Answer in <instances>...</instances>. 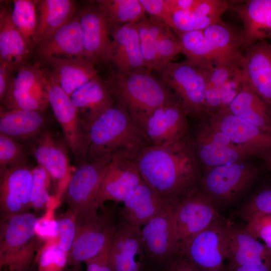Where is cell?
Masks as SVG:
<instances>
[{
  "label": "cell",
  "instance_id": "obj_20",
  "mask_svg": "<svg viewBox=\"0 0 271 271\" xmlns=\"http://www.w3.org/2000/svg\"><path fill=\"white\" fill-rule=\"evenodd\" d=\"M35 62L50 58H84L83 37L78 12L36 47Z\"/></svg>",
  "mask_w": 271,
  "mask_h": 271
},
{
  "label": "cell",
  "instance_id": "obj_41",
  "mask_svg": "<svg viewBox=\"0 0 271 271\" xmlns=\"http://www.w3.org/2000/svg\"><path fill=\"white\" fill-rule=\"evenodd\" d=\"M140 41L141 49L146 67L159 71L163 64L158 55L155 41L150 31L148 19L144 17L136 23Z\"/></svg>",
  "mask_w": 271,
  "mask_h": 271
},
{
  "label": "cell",
  "instance_id": "obj_15",
  "mask_svg": "<svg viewBox=\"0 0 271 271\" xmlns=\"http://www.w3.org/2000/svg\"><path fill=\"white\" fill-rule=\"evenodd\" d=\"M188 113L178 102L161 106L149 113L138 126L151 146L164 145L186 136Z\"/></svg>",
  "mask_w": 271,
  "mask_h": 271
},
{
  "label": "cell",
  "instance_id": "obj_49",
  "mask_svg": "<svg viewBox=\"0 0 271 271\" xmlns=\"http://www.w3.org/2000/svg\"><path fill=\"white\" fill-rule=\"evenodd\" d=\"M245 78L242 69L220 87L221 110L228 108L239 92Z\"/></svg>",
  "mask_w": 271,
  "mask_h": 271
},
{
  "label": "cell",
  "instance_id": "obj_8",
  "mask_svg": "<svg viewBox=\"0 0 271 271\" xmlns=\"http://www.w3.org/2000/svg\"><path fill=\"white\" fill-rule=\"evenodd\" d=\"M256 167L243 161L206 169L202 176L201 190L215 205L236 198L256 179Z\"/></svg>",
  "mask_w": 271,
  "mask_h": 271
},
{
  "label": "cell",
  "instance_id": "obj_19",
  "mask_svg": "<svg viewBox=\"0 0 271 271\" xmlns=\"http://www.w3.org/2000/svg\"><path fill=\"white\" fill-rule=\"evenodd\" d=\"M174 209L171 206L141 228L146 256L165 264L178 251L176 241Z\"/></svg>",
  "mask_w": 271,
  "mask_h": 271
},
{
  "label": "cell",
  "instance_id": "obj_28",
  "mask_svg": "<svg viewBox=\"0 0 271 271\" xmlns=\"http://www.w3.org/2000/svg\"><path fill=\"white\" fill-rule=\"evenodd\" d=\"M123 203L121 214L123 221L140 228L171 206L144 181Z\"/></svg>",
  "mask_w": 271,
  "mask_h": 271
},
{
  "label": "cell",
  "instance_id": "obj_29",
  "mask_svg": "<svg viewBox=\"0 0 271 271\" xmlns=\"http://www.w3.org/2000/svg\"><path fill=\"white\" fill-rule=\"evenodd\" d=\"M208 46L212 51L215 65L241 63L243 50L241 31L223 22L202 30Z\"/></svg>",
  "mask_w": 271,
  "mask_h": 271
},
{
  "label": "cell",
  "instance_id": "obj_7",
  "mask_svg": "<svg viewBox=\"0 0 271 271\" xmlns=\"http://www.w3.org/2000/svg\"><path fill=\"white\" fill-rule=\"evenodd\" d=\"M230 224L220 216L182 246L177 253L202 271H225L227 238Z\"/></svg>",
  "mask_w": 271,
  "mask_h": 271
},
{
  "label": "cell",
  "instance_id": "obj_5",
  "mask_svg": "<svg viewBox=\"0 0 271 271\" xmlns=\"http://www.w3.org/2000/svg\"><path fill=\"white\" fill-rule=\"evenodd\" d=\"M158 71L160 80L188 114L200 115L208 112L205 102L206 79L202 66L187 60L171 61Z\"/></svg>",
  "mask_w": 271,
  "mask_h": 271
},
{
  "label": "cell",
  "instance_id": "obj_3",
  "mask_svg": "<svg viewBox=\"0 0 271 271\" xmlns=\"http://www.w3.org/2000/svg\"><path fill=\"white\" fill-rule=\"evenodd\" d=\"M151 70L126 74L115 73L106 84L111 94L127 111L138 125L155 109L177 102Z\"/></svg>",
  "mask_w": 271,
  "mask_h": 271
},
{
  "label": "cell",
  "instance_id": "obj_39",
  "mask_svg": "<svg viewBox=\"0 0 271 271\" xmlns=\"http://www.w3.org/2000/svg\"><path fill=\"white\" fill-rule=\"evenodd\" d=\"M29 153L27 146L0 132V168L27 165Z\"/></svg>",
  "mask_w": 271,
  "mask_h": 271
},
{
  "label": "cell",
  "instance_id": "obj_17",
  "mask_svg": "<svg viewBox=\"0 0 271 271\" xmlns=\"http://www.w3.org/2000/svg\"><path fill=\"white\" fill-rule=\"evenodd\" d=\"M143 181L133 160L114 157L102 176L98 193V202L102 206L107 201L123 202Z\"/></svg>",
  "mask_w": 271,
  "mask_h": 271
},
{
  "label": "cell",
  "instance_id": "obj_16",
  "mask_svg": "<svg viewBox=\"0 0 271 271\" xmlns=\"http://www.w3.org/2000/svg\"><path fill=\"white\" fill-rule=\"evenodd\" d=\"M1 220L30 209L33 169L28 165L0 168Z\"/></svg>",
  "mask_w": 271,
  "mask_h": 271
},
{
  "label": "cell",
  "instance_id": "obj_46",
  "mask_svg": "<svg viewBox=\"0 0 271 271\" xmlns=\"http://www.w3.org/2000/svg\"><path fill=\"white\" fill-rule=\"evenodd\" d=\"M57 243L49 245L42 252L39 260L40 271H61L65 265L67 253L58 248Z\"/></svg>",
  "mask_w": 271,
  "mask_h": 271
},
{
  "label": "cell",
  "instance_id": "obj_26",
  "mask_svg": "<svg viewBox=\"0 0 271 271\" xmlns=\"http://www.w3.org/2000/svg\"><path fill=\"white\" fill-rule=\"evenodd\" d=\"M225 267L271 264V251L265 244L246 233L244 228L230 224L227 234Z\"/></svg>",
  "mask_w": 271,
  "mask_h": 271
},
{
  "label": "cell",
  "instance_id": "obj_25",
  "mask_svg": "<svg viewBox=\"0 0 271 271\" xmlns=\"http://www.w3.org/2000/svg\"><path fill=\"white\" fill-rule=\"evenodd\" d=\"M36 64L47 78L55 82L70 96L79 87L97 76L94 65L84 58H50Z\"/></svg>",
  "mask_w": 271,
  "mask_h": 271
},
{
  "label": "cell",
  "instance_id": "obj_18",
  "mask_svg": "<svg viewBox=\"0 0 271 271\" xmlns=\"http://www.w3.org/2000/svg\"><path fill=\"white\" fill-rule=\"evenodd\" d=\"M114 226L104 216L76 217L75 235L68 260L78 264L97 254L111 239Z\"/></svg>",
  "mask_w": 271,
  "mask_h": 271
},
{
  "label": "cell",
  "instance_id": "obj_12",
  "mask_svg": "<svg viewBox=\"0 0 271 271\" xmlns=\"http://www.w3.org/2000/svg\"><path fill=\"white\" fill-rule=\"evenodd\" d=\"M27 144L38 165L46 171L54 183L58 198L66 189L72 175L69 147L65 139L46 129Z\"/></svg>",
  "mask_w": 271,
  "mask_h": 271
},
{
  "label": "cell",
  "instance_id": "obj_34",
  "mask_svg": "<svg viewBox=\"0 0 271 271\" xmlns=\"http://www.w3.org/2000/svg\"><path fill=\"white\" fill-rule=\"evenodd\" d=\"M76 3L72 0L38 1L36 47L70 20L76 14Z\"/></svg>",
  "mask_w": 271,
  "mask_h": 271
},
{
  "label": "cell",
  "instance_id": "obj_50",
  "mask_svg": "<svg viewBox=\"0 0 271 271\" xmlns=\"http://www.w3.org/2000/svg\"><path fill=\"white\" fill-rule=\"evenodd\" d=\"M110 243L111 239L97 254L84 262L87 271H112L109 259Z\"/></svg>",
  "mask_w": 271,
  "mask_h": 271
},
{
  "label": "cell",
  "instance_id": "obj_53",
  "mask_svg": "<svg viewBox=\"0 0 271 271\" xmlns=\"http://www.w3.org/2000/svg\"><path fill=\"white\" fill-rule=\"evenodd\" d=\"M196 0H167L172 14L178 11H190Z\"/></svg>",
  "mask_w": 271,
  "mask_h": 271
},
{
  "label": "cell",
  "instance_id": "obj_56",
  "mask_svg": "<svg viewBox=\"0 0 271 271\" xmlns=\"http://www.w3.org/2000/svg\"><path fill=\"white\" fill-rule=\"evenodd\" d=\"M266 161L267 167L269 170L271 172V157L265 160Z\"/></svg>",
  "mask_w": 271,
  "mask_h": 271
},
{
  "label": "cell",
  "instance_id": "obj_9",
  "mask_svg": "<svg viewBox=\"0 0 271 271\" xmlns=\"http://www.w3.org/2000/svg\"><path fill=\"white\" fill-rule=\"evenodd\" d=\"M46 77L49 104L62 128L64 139L79 163L87 156L90 144L88 128L81 119L70 96L55 82Z\"/></svg>",
  "mask_w": 271,
  "mask_h": 271
},
{
  "label": "cell",
  "instance_id": "obj_58",
  "mask_svg": "<svg viewBox=\"0 0 271 271\" xmlns=\"http://www.w3.org/2000/svg\"><path fill=\"white\" fill-rule=\"evenodd\" d=\"M269 43H271V42H269Z\"/></svg>",
  "mask_w": 271,
  "mask_h": 271
},
{
  "label": "cell",
  "instance_id": "obj_57",
  "mask_svg": "<svg viewBox=\"0 0 271 271\" xmlns=\"http://www.w3.org/2000/svg\"><path fill=\"white\" fill-rule=\"evenodd\" d=\"M10 271H26V269H22V270H10Z\"/></svg>",
  "mask_w": 271,
  "mask_h": 271
},
{
  "label": "cell",
  "instance_id": "obj_30",
  "mask_svg": "<svg viewBox=\"0 0 271 271\" xmlns=\"http://www.w3.org/2000/svg\"><path fill=\"white\" fill-rule=\"evenodd\" d=\"M42 112L26 109L0 110V132L28 143L46 129Z\"/></svg>",
  "mask_w": 271,
  "mask_h": 271
},
{
  "label": "cell",
  "instance_id": "obj_40",
  "mask_svg": "<svg viewBox=\"0 0 271 271\" xmlns=\"http://www.w3.org/2000/svg\"><path fill=\"white\" fill-rule=\"evenodd\" d=\"M50 177L39 165L33 168V181L30 195V208L36 211L47 207L54 200L48 191Z\"/></svg>",
  "mask_w": 271,
  "mask_h": 271
},
{
  "label": "cell",
  "instance_id": "obj_10",
  "mask_svg": "<svg viewBox=\"0 0 271 271\" xmlns=\"http://www.w3.org/2000/svg\"><path fill=\"white\" fill-rule=\"evenodd\" d=\"M1 108L43 112L49 102L47 79L40 67L28 63L15 73L11 85Z\"/></svg>",
  "mask_w": 271,
  "mask_h": 271
},
{
  "label": "cell",
  "instance_id": "obj_44",
  "mask_svg": "<svg viewBox=\"0 0 271 271\" xmlns=\"http://www.w3.org/2000/svg\"><path fill=\"white\" fill-rule=\"evenodd\" d=\"M57 245L68 253L72 245L76 232V215L70 209L56 220Z\"/></svg>",
  "mask_w": 271,
  "mask_h": 271
},
{
  "label": "cell",
  "instance_id": "obj_13",
  "mask_svg": "<svg viewBox=\"0 0 271 271\" xmlns=\"http://www.w3.org/2000/svg\"><path fill=\"white\" fill-rule=\"evenodd\" d=\"M174 207L175 233L178 250L220 216L213 200L201 189Z\"/></svg>",
  "mask_w": 271,
  "mask_h": 271
},
{
  "label": "cell",
  "instance_id": "obj_42",
  "mask_svg": "<svg viewBox=\"0 0 271 271\" xmlns=\"http://www.w3.org/2000/svg\"><path fill=\"white\" fill-rule=\"evenodd\" d=\"M172 17L177 35L202 30L211 25L220 23L210 18L189 11L175 12L172 13Z\"/></svg>",
  "mask_w": 271,
  "mask_h": 271
},
{
  "label": "cell",
  "instance_id": "obj_51",
  "mask_svg": "<svg viewBox=\"0 0 271 271\" xmlns=\"http://www.w3.org/2000/svg\"><path fill=\"white\" fill-rule=\"evenodd\" d=\"M165 271H202L188 259L177 253L166 264Z\"/></svg>",
  "mask_w": 271,
  "mask_h": 271
},
{
  "label": "cell",
  "instance_id": "obj_27",
  "mask_svg": "<svg viewBox=\"0 0 271 271\" xmlns=\"http://www.w3.org/2000/svg\"><path fill=\"white\" fill-rule=\"evenodd\" d=\"M243 23V50L268 39L271 42V0H248L233 6Z\"/></svg>",
  "mask_w": 271,
  "mask_h": 271
},
{
  "label": "cell",
  "instance_id": "obj_38",
  "mask_svg": "<svg viewBox=\"0 0 271 271\" xmlns=\"http://www.w3.org/2000/svg\"><path fill=\"white\" fill-rule=\"evenodd\" d=\"M148 22L163 66L175 56L182 53L179 39L167 25L151 18L148 19Z\"/></svg>",
  "mask_w": 271,
  "mask_h": 271
},
{
  "label": "cell",
  "instance_id": "obj_24",
  "mask_svg": "<svg viewBox=\"0 0 271 271\" xmlns=\"http://www.w3.org/2000/svg\"><path fill=\"white\" fill-rule=\"evenodd\" d=\"M111 49L108 62L116 73L126 74L148 69L143 57L136 23L122 25L110 31Z\"/></svg>",
  "mask_w": 271,
  "mask_h": 271
},
{
  "label": "cell",
  "instance_id": "obj_35",
  "mask_svg": "<svg viewBox=\"0 0 271 271\" xmlns=\"http://www.w3.org/2000/svg\"><path fill=\"white\" fill-rule=\"evenodd\" d=\"M96 4L110 32L118 26L137 22L146 13L140 0H99Z\"/></svg>",
  "mask_w": 271,
  "mask_h": 271
},
{
  "label": "cell",
  "instance_id": "obj_31",
  "mask_svg": "<svg viewBox=\"0 0 271 271\" xmlns=\"http://www.w3.org/2000/svg\"><path fill=\"white\" fill-rule=\"evenodd\" d=\"M32 50L14 25L11 10L7 7L0 12V64L15 71L28 63Z\"/></svg>",
  "mask_w": 271,
  "mask_h": 271
},
{
  "label": "cell",
  "instance_id": "obj_47",
  "mask_svg": "<svg viewBox=\"0 0 271 271\" xmlns=\"http://www.w3.org/2000/svg\"><path fill=\"white\" fill-rule=\"evenodd\" d=\"M140 2L150 18L161 22L175 31L172 14L167 0H140Z\"/></svg>",
  "mask_w": 271,
  "mask_h": 271
},
{
  "label": "cell",
  "instance_id": "obj_6",
  "mask_svg": "<svg viewBox=\"0 0 271 271\" xmlns=\"http://www.w3.org/2000/svg\"><path fill=\"white\" fill-rule=\"evenodd\" d=\"M111 160L86 157L78 163L66 188V202L76 218L88 219L99 215L102 206L98 193L105 169Z\"/></svg>",
  "mask_w": 271,
  "mask_h": 271
},
{
  "label": "cell",
  "instance_id": "obj_55",
  "mask_svg": "<svg viewBox=\"0 0 271 271\" xmlns=\"http://www.w3.org/2000/svg\"><path fill=\"white\" fill-rule=\"evenodd\" d=\"M263 241L264 242V244L271 251V236L267 237L263 240Z\"/></svg>",
  "mask_w": 271,
  "mask_h": 271
},
{
  "label": "cell",
  "instance_id": "obj_21",
  "mask_svg": "<svg viewBox=\"0 0 271 271\" xmlns=\"http://www.w3.org/2000/svg\"><path fill=\"white\" fill-rule=\"evenodd\" d=\"M81 29L84 59L94 65L108 62L111 49L110 32L97 6H86L78 12Z\"/></svg>",
  "mask_w": 271,
  "mask_h": 271
},
{
  "label": "cell",
  "instance_id": "obj_54",
  "mask_svg": "<svg viewBox=\"0 0 271 271\" xmlns=\"http://www.w3.org/2000/svg\"><path fill=\"white\" fill-rule=\"evenodd\" d=\"M225 271H271V264H251L233 268H225Z\"/></svg>",
  "mask_w": 271,
  "mask_h": 271
},
{
  "label": "cell",
  "instance_id": "obj_1",
  "mask_svg": "<svg viewBox=\"0 0 271 271\" xmlns=\"http://www.w3.org/2000/svg\"><path fill=\"white\" fill-rule=\"evenodd\" d=\"M133 161L143 180L173 207L201 189L198 161L186 136L164 145L149 146Z\"/></svg>",
  "mask_w": 271,
  "mask_h": 271
},
{
  "label": "cell",
  "instance_id": "obj_33",
  "mask_svg": "<svg viewBox=\"0 0 271 271\" xmlns=\"http://www.w3.org/2000/svg\"><path fill=\"white\" fill-rule=\"evenodd\" d=\"M227 109L233 114L271 132V107L243 82Z\"/></svg>",
  "mask_w": 271,
  "mask_h": 271
},
{
  "label": "cell",
  "instance_id": "obj_32",
  "mask_svg": "<svg viewBox=\"0 0 271 271\" xmlns=\"http://www.w3.org/2000/svg\"><path fill=\"white\" fill-rule=\"evenodd\" d=\"M70 98L88 128L101 112L114 104L107 84L98 76L75 91Z\"/></svg>",
  "mask_w": 271,
  "mask_h": 271
},
{
  "label": "cell",
  "instance_id": "obj_22",
  "mask_svg": "<svg viewBox=\"0 0 271 271\" xmlns=\"http://www.w3.org/2000/svg\"><path fill=\"white\" fill-rule=\"evenodd\" d=\"M145 255L141 228L123 220L115 225L109 252L112 271H141Z\"/></svg>",
  "mask_w": 271,
  "mask_h": 271
},
{
  "label": "cell",
  "instance_id": "obj_23",
  "mask_svg": "<svg viewBox=\"0 0 271 271\" xmlns=\"http://www.w3.org/2000/svg\"><path fill=\"white\" fill-rule=\"evenodd\" d=\"M241 68L250 87L271 107V43L260 41L246 48Z\"/></svg>",
  "mask_w": 271,
  "mask_h": 271
},
{
  "label": "cell",
  "instance_id": "obj_11",
  "mask_svg": "<svg viewBox=\"0 0 271 271\" xmlns=\"http://www.w3.org/2000/svg\"><path fill=\"white\" fill-rule=\"evenodd\" d=\"M192 144L198 161L207 169L259 157L254 151L233 142L208 124L200 125Z\"/></svg>",
  "mask_w": 271,
  "mask_h": 271
},
{
  "label": "cell",
  "instance_id": "obj_52",
  "mask_svg": "<svg viewBox=\"0 0 271 271\" xmlns=\"http://www.w3.org/2000/svg\"><path fill=\"white\" fill-rule=\"evenodd\" d=\"M15 71L11 67L0 64V100L6 95L11 85Z\"/></svg>",
  "mask_w": 271,
  "mask_h": 271
},
{
  "label": "cell",
  "instance_id": "obj_37",
  "mask_svg": "<svg viewBox=\"0 0 271 271\" xmlns=\"http://www.w3.org/2000/svg\"><path fill=\"white\" fill-rule=\"evenodd\" d=\"M182 53L186 60L203 67L215 65L214 56L208 46L202 30L177 34Z\"/></svg>",
  "mask_w": 271,
  "mask_h": 271
},
{
  "label": "cell",
  "instance_id": "obj_48",
  "mask_svg": "<svg viewBox=\"0 0 271 271\" xmlns=\"http://www.w3.org/2000/svg\"><path fill=\"white\" fill-rule=\"evenodd\" d=\"M229 7V3L226 1L196 0L190 12L221 23V17Z\"/></svg>",
  "mask_w": 271,
  "mask_h": 271
},
{
  "label": "cell",
  "instance_id": "obj_43",
  "mask_svg": "<svg viewBox=\"0 0 271 271\" xmlns=\"http://www.w3.org/2000/svg\"><path fill=\"white\" fill-rule=\"evenodd\" d=\"M271 214V187L263 188L252 196L241 208L240 217L247 222L256 214Z\"/></svg>",
  "mask_w": 271,
  "mask_h": 271
},
{
  "label": "cell",
  "instance_id": "obj_4",
  "mask_svg": "<svg viewBox=\"0 0 271 271\" xmlns=\"http://www.w3.org/2000/svg\"><path fill=\"white\" fill-rule=\"evenodd\" d=\"M39 219L29 211L1 220L0 267L10 270L26 269L38 245L36 228Z\"/></svg>",
  "mask_w": 271,
  "mask_h": 271
},
{
  "label": "cell",
  "instance_id": "obj_2",
  "mask_svg": "<svg viewBox=\"0 0 271 271\" xmlns=\"http://www.w3.org/2000/svg\"><path fill=\"white\" fill-rule=\"evenodd\" d=\"M90 144L86 157L112 160L116 156L134 160L151 146L141 130L120 104L101 112L89 126Z\"/></svg>",
  "mask_w": 271,
  "mask_h": 271
},
{
  "label": "cell",
  "instance_id": "obj_36",
  "mask_svg": "<svg viewBox=\"0 0 271 271\" xmlns=\"http://www.w3.org/2000/svg\"><path fill=\"white\" fill-rule=\"evenodd\" d=\"M11 10L12 22L33 50L36 47L38 1L14 0Z\"/></svg>",
  "mask_w": 271,
  "mask_h": 271
},
{
  "label": "cell",
  "instance_id": "obj_14",
  "mask_svg": "<svg viewBox=\"0 0 271 271\" xmlns=\"http://www.w3.org/2000/svg\"><path fill=\"white\" fill-rule=\"evenodd\" d=\"M208 124L233 142L256 152L266 160L271 157V132L231 113L227 109L210 114Z\"/></svg>",
  "mask_w": 271,
  "mask_h": 271
},
{
  "label": "cell",
  "instance_id": "obj_45",
  "mask_svg": "<svg viewBox=\"0 0 271 271\" xmlns=\"http://www.w3.org/2000/svg\"><path fill=\"white\" fill-rule=\"evenodd\" d=\"M203 68L206 84L219 88L241 69V63L209 66Z\"/></svg>",
  "mask_w": 271,
  "mask_h": 271
}]
</instances>
